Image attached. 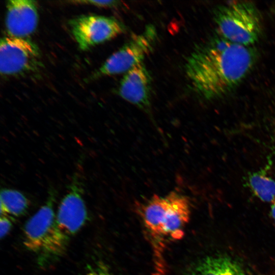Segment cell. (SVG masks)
I'll return each instance as SVG.
<instances>
[{
    "label": "cell",
    "instance_id": "obj_1",
    "mask_svg": "<svg viewBox=\"0 0 275 275\" xmlns=\"http://www.w3.org/2000/svg\"><path fill=\"white\" fill-rule=\"evenodd\" d=\"M256 59L251 46L232 43L218 34L196 46L185 62V72L195 92L213 100L234 90L252 69Z\"/></svg>",
    "mask_w": 275,
    "mask_h": 275
},
{
    "label": "cell",
    "instance_id": "obj_2",
    "mask_svg": "<svg viewBox=\"0 0 275 275\" xmlns=\"http://www.w3.org/2000/svg\"><path fill=\"white\" fill-rule=\"evenodd\" d=\"M188 198L172 191L164 196L154 195L141 205L139 212L144 224L155 237L178 240L190 216Z\"/></svg>",
    "mask_w": 275,
    "mask_h": 275
},
{
    "label": "cell",
    "instance_id": "obj_3",
    "mask_svg": "<svg viewBox=\"0 0 275 275\" xmlns=\"http://www.w3.org/2000/svg\"><path fill=\"white\" fill-rule=\"evenodd\" d=\"M213 19L218 34L232 43L251 46L261 37V15L252 2L233 1L221 4L213 11Z\"/></svg>",
    "mask_w": 275,
    "mask_h": 275
},
{
    "label": "cell",
    "instance_id": "obj_4",
    "mask_svg": "<svg viewBox=\"0 0 275 275\" xmlns=\"http://www.w3.org/2000/svg\"><path fill=\"white\" fill-rule=\"evenodd\" d=\"M57 195V190L50 188L44 204L28 219L24 228V246L41 256H59L66 249L68 237L59 228L53 209Z\"/></svg>",
    "mask_w": 275,
    "mask_h": 275
},
{
    "label": "cell",
    "instance_id": "obj_5",
    "mask_svg": "<svg viewBox=\"0 0 275 275\" xmlns=\"http://www.w3.org/2000/svg\"><path fill=\"white\" fill-rule=\"evenodd\" d=\"M157 39L154 25L148 24L140 34H134L111 56L95 73L96 77L126 73L143 63L153 50Z\"/></svg>",
    "mask_w": 275,
    "mask_h": 275
},
{
    "label": "cell",
    "instance_id": "obj_6",
    "mask_svg": "<svg viewBox=\"0 0 275 275\" xmlns=\"http://www.w3.org/2000/svg\"><path fill=\"white\" fill-rule=\"evenodd\" d=\"M37 45L30 40L5 36L0 43V71L2 75H21L37 71L42 66Z\"/></svg>",
    "mask_w": 275,
    "mask_h": 275
},
{
    "label": "cell",
    "instance_id": "obj_7",
    "mask_svg": "<svg viewBox=\"0 0 275 275\" xmlns=\"http://www.w3.org/2000/svg\"><path fill=\"white\" fill-rule=\"evenodd\" d=\"M69 25L79 48L84 51L125 31L124 25L117 19L95 15L76 17L70 21Z\"/></svg>",
    "mask_w": 275,
    "mask_h": 275
},
{
    "label": "cell",
    "instance_id": "obj_8",
    "mask_svg": "<svg viewBox=\"0 0 275 275\" xmlns=\"http://www.w3.org/2000/svg\"><path fill=\"white\" fill-rule=\"evenodd\" d=\"M78 174L73 176L56 215L57 224L68 237L76 233L85 224L87 210L84 199V188Z\"/></svg>",
    "mask_w": 275,
    "mask_h": 275
},
{
    "label": "cell",
    "instance_id": "obj_9",
    "mask_svg": "<svg viewBox=\"0 0 275 275\" xmlns=\"http://www.w3.org/2000/svg\"><path fill=\"white\" fill-rule=\"evenodd\" d=\"M150 74L143 63L125 73L120 81L118 94L123 99L148 112L151 105Z\"/></svg>",
    "mask_w": 275,
    "mask_h": 275
},
{
    "label": "cell",
    "instance_id": "obj_10",
    "mask_svg": "<svg viewBox=\"0 0 275 275\" xmlns=\"http://www.w3.org/2000/svg\"><path fill=\"white\" fill-rule=\"evenodd\" d=\"M38 22L36 2L28 0L7 2L5 25L9 36L25 38L35 31Z\"/></svg>",
    "mask_w": 275,
    "mask_h": 275
},
{
    "label": "cell",
    "instance_id": "obj_11",
    "mask_svg": "<svg viewBox=\"0 0 275 275\" xmlns=\"http://www.w3.org/2000/svg\"><path fill=\"white\" fill-rule=\"evenodd\" d=\"M189 275H246L235 260L224 256H208L194 266Z\"/></svg>",
    "mask_w": 275,
    "mask_h": 275
},
{
    "label": "cell",
    "instance_id": "obj_12",
    "mask_svg": "<svg viewBox=\"0 0 275 275\" xmlns=\"http://www.w3.org/2000/svg\"><path fill=\"white\" fill-rule=\"evenodd\" d=\"M1 216H20L29 208L28 199L20 191L11 188L1 190Z\"/></svg>",
    "mask_w": 275,
    "mask_h": 275
},
{
    "label": "cell",
    "instance_id": "obj_13",
    "mask_svg": "<svg viewBox=\"0 0 275 275\" xmlns=\"http://www.w3.org/2000/svg\"><path fill=\"white\" fill-rule=\"evenodd\" d=\"M249 185L254 194L264 202L275 200V181L260 172L253 173L249 177Z\"/></svg>",
    "mask_w": 275,
    "mask_h": 275
},
{
    "label": "cell",
    "instance_id": "obj_14",
    "mask_svg": "<svg viewBox=\"0 0 275 275\" xmlns=\"http://www.w3.org/2000/svg\"><path fill=\"white\" fill-rule=\"evenodd\" d=\"M75 2L90 5H93L99 7H115L120 5L119 1H78Z\"/></svg>",
    "mask_w": 275,
    "mask_h": 275
},
{
    "label": "cell",
    "instance_id": "obj_15",
    "mask_svg": "<svg viewBox=\"0 0 275 275\" xmlns=\"http://www.w3.org/2000/svg\"><path fill=\"white\" fill-rule=\"evenodd\" d=\"M12 223L11 221L7 215L1 216L0 218V236L1 239L5 237L10 232L12 228Z\"/></svg>",
    "mask_w": 275,
    "mask_h": 275
},
{
    "label": "cell",
    "instance_id": "obj_16",
    "mask_svg": "<svg viewBox=\"0 0 275 275\" xmlns=\"http://www.w3.org/2000/svg\"><path fill=\"white\" fill-rule=\"evenodd\" d=\"M84 275H113L105 267L98 265L90 268Z\"/></svg>",
    "mask_w": 275,
    "mask_h": 275
},
{
    "label": "cell",
    "instance_id": "obj_17",
    "mask_svg": "<svg viewBox=\"0 0 275 275\" xmlns=\"http://www.w3.org/2000/svg\"><path fill=\"white\" fill-rule=\"evenodd\" d=\"M271 216L275 222V201L273 202L271 208Z\"/></svg>",
    "mask_w": 275,
    "mask_h": 275
},
{
    "label": "cell",
    "instance_id": "obj_18",
    "mask_svg": "<svg viewBox=\"0 0 275 275\" xmlns=\"http://www.w3.org/2000/svg\"><path fill=\"white\" fill-rule=\"evenodd\" d=\"M272 9H273V12L275 14V4L273 5Z\"/></svg>",
    "mask_w": 275,
    "mask_h": 275
}]
</instances>
